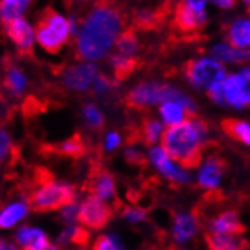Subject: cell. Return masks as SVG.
Returning a JSON list of instances; mask_svg holds the SVG:
<instances>
[{
    "label": "cell",
    "instance_id": "obj_1",
    "mask_svg": "<svg viewBox=\"0 0 250 250\" xmlns=\"http://www.w3.org/2000/svg\"><path fill=\"white\" fill-rule=\"evenodd\" d=\"M123 34L122 12L109 3H97L83 17L76 34V53L86 61L105 58Z\"/></svg>",
    "mask_w": 250,
    "mask_h": 250
},
{
    "label": "cell",
    "instance_id": "obj_2",
    "mask_svg": "<svg viewBox=\"0 0 250 250\" xmlns=\"http://www.w3.org/2000/svg\"><path fill=\"white\" fill-rule=\"evenodd\" d=\"M207 126L196 117L191 122L170 126L161 137V146L167 156L184 168H196L202 163V144Z\"/></svg>",
    "mask_w": 250,
    "mask_h": 250
},
{
    "label": "cell",
    "instance_id": "obj_3",
    "mask_svg": "<svg viewBox=\"0 0 250 250\" xmlns=\"http://www.w3.org/2000/svg\"><path fill=\"white\" fill-rule=\"evenodd\" d=\"M75 188L71 185L55 182L47 170H37L27 205L35 212H49L68 207L75 202Z\"/></svg>",
    "mask_w": 250,
    "mask_h": 250
},
{
    "label": "cell",
    "instance_id": "obj_4",
    "mask_svg": "<svg viewBox=\"0 0 250 250\" xmlns=\"http://www.w3.org/2000/svg\"><path fill=\"white\" fill-rule=\"evenodd\" d=\"M35 34L41 49L49 53H58L68 42L71 35L70 20L55 9H46L37 23Z\"/></svg>",
    "mask_w": 250,
    "mask_h": 250
},
{
    "label": "cell",
    "instance_id": "obj_5",
    "mask_svg": "<svg viewBox=\"0 0 250 250\" xmlns=\"http://www.w3.org/2000/svg\"><path fill=\"white\" fill-rule=\"evenodd\" d=\"M184 73L188 82L194 88L207 90V91L228 78L223 64L214 60V58H197V60H191L185 64Z\"/></svg>",
    "mask_w": 250,
    "mask_h": 250
},
{
    "label": "cell",
    "instance_id": "obj_6",
    "mask_svg": "<svg viewBox=\"0 0 250 250\" xmlns=\"http://www.w3.org/2000/svg\"><path fill=\"white\" fill-rule=\"evenodd\" d=\"M170 85L159 82H141L134 86L126 96V105L129 108L141 109L155 104H164L168 100Z\"/></svg>",
    "mask_w": 250,
    "mask_h": 250
},
{
    "label": "cell",
    "instance_id": "obj_7",
    "mask_svg": "<svg viewBox=\"0 0 250 250\" xmlns=\"http://www.w3.org/2000/svg\"><path fill=\"white\" fill-rule=\"evenodd\" d=\"M226 104L235 108L250 105V67L229 75L223 82Z\"/></svg>",
    "mask_w": 250,
    "mask_h": 250
},
{
    "label": "cell",
    "instance_id": "obj_8",
    "mask_svg": "<svg viewBox=\"0 0 250 250\" xmlns=\"http://www.w3.org/2000/svg\"><path fill=\"white\" fill-rule=\"evenodd\" d=\"M111 215L112 209L109 208V205L104 202V199L91 196L81 205L78 222L91 229H100L109 222Z\"/></svg>",
    "mask_w": 250,
    "mask_h": 250
},
{
    "label": "cell",
    "instance_id": "obj_9",
    "mask_svg": "<svg viewBox=\"0 0 250 250\" xmlns=\"http://www.w3.org/2000/svg\"><path fill=\"white\" fill-rule=\"evenodd\" d=\"M5 27H6V35L16 44L20 53L29 55L32 52L34 42L37 40V34L32 24H29V21H26L24 19H17L5 24Z\"/></svg>",
    "mask_w": 250,
    "mask_h": 250
},
{
    "label": "cell",
    "instance_id": "obj_10",
    "mask_svg": "<svg viewBox=\"0 0 250 250\" xmlns=\"http://www.w3.org/2000/svg\"><path fill=\"white\" fill-rule=\"evenodd\" d=\"M97 78V67L93 62H81L68 67L64 73V82L75 91H85Z\"/></svg>",
    "mask_w": 250,
    "mask_h": 250
},
{
    "label": "cell",
    "instance_id": "obj_11",
    "mask_svg": "<svg viewBox=\"0 0 250 250\" xmlns=\"http://www.w3.org/2000/svg\"><path fill=\"white\" fill-rule=\"evenodd\" d=\"M208 16L207 11H194L188 8L187 5H184L182 2H179L176 5L174 9V26L178 27V31L184 32V34H191L199 31L200 27H203L207 24Z\"/></svg>",
    "mask_w": 250,
    "mask_h": 250
},
{
    "label": "cell",
    "instance_id": "obj_12",
    "mask_svg": "<svg viewBox=\"0 0 250 250\" xmlns=\"http://www.w3.org/2000/svg\"><path fill=\"white\" fill-rule=\"evenodd\" d=\"M86 188L96 197H100V199L112 197L115 193V184H114L112 174L102 167H94L91 170L90 178H88Z\"/></svg>",
    "mask_w": 250,
    "mask_h": 250
},
{
    "label": "cell",
    "instance_id": "obj_13",
    "mask_svg": "<svg viewBox=\"0 0 250 250\" xmlns=\"http://www.w3.org/2000/svg\"><path fill=\"white\" fill-rule=\"evenodd\" d=\"M150 159H152L153 166L163 173L167 179H170L173 182H178V184L188 182V179H189L188 174L182 168L176 167L163 149H152L150 150Z\"/></svg>",
    "mask_w": 250,
    "mask_h": 250
},
{
    "label": "cell",
    "instance_id": "obj_14",
    "mask_svg": "<svg viewBox=\"0 0 250 250\" xmlns=\"http://www.w3.org/2000/svg\"><path fill=\"white\" fill-rule=\"evenodd\" d=\"M225 170H226V161L218 156H211L203 164L199 173V184L208 189L215 188L220 184V179H222Z\"/></svg>",
    "mask_w": 250,
    "mask_h": 250
},
{
    "label": "cell",
    "instance_id": "obj_15",
    "mask_svg": "<svg viewBox=\"0 0 250 250\" xmlns=\"http://www.w3.org/2000/svg\"><path fill=\"white\" fill-rule=\"evenodd\" d=\"M211 55L220 62L246 64L250 62V49H237L229 42H218L211 47Z\"/></svg>",
    "mask_w": 250,
    "mask_h": 250
},
{
    "label": "cell",
    "instance_id": "obj_16",
    "mask_svg": "<svg viewBox=\"0 0 250 250\" xmlns=\"http://www.w3.org/2000/svg\"><path fill=\"white\" fill-rule=\"evenodd\" d=\"M209 229L211 232H215V233H229V235H238V233L246 232V228L240 222L238 214L233 211H226V212L218 214L209 223Z\"/></svg>",
    "mask_w": 250,
    "mask_h": 250
},
{
    "label": "cell",
    "instance_id": "obj_17",
    "mask_svg": "<svg viewBox=\"0 0 250 250\" xmlns=\"http://www.w3.org/2000/svg\"><path fill=\"white\" fill-rule=\"evenodd\" d=\"M207 244L209 250H246L247 241L229 233H207Z\"/></svg>",
    "mask_w": 250,
    "mask_h": 250
},
{
    "label": "cell",
    "instance_id": "obj_18",
    "mask_svg": "<svg viewBox=\"0 0 250 250\" xmlns=\"http://www.w3.org/2000/svg\"><path fill=\"white\" fill-rule=\"evenodd\" d=\"M199 229V220L193 214H178L174 217L173 225V237L176 241H187L191 238Z\"/></svg>",
    "mask_w": 250,
    "mask_h": 250
},
{
    "label": "cell",
    "instance_id": "obj_19",
    "mask_svg": "<svg viewBox=\"0 0 250 250\" xmlns=\"http://www.w3.org/2000/svg\"><path fill=\"white\" fill-rule=\"evenodd\" d=\"M229 44L237 49H249L250 47V20L237 19L233 20L228 31Z\"/></svg>",
    "mask_w": 250,
    "mask_h": 250
},
{
    "label": "cell",
    "instance_id": "obj_20",
    "mask_svg": "<svg viewBox=\"0 0 250 250\" xmlns=\"http://www.w3.org/2000/svg\"><path fill=\"white\" fill-rule=\"evenodd\" d=\"M17 240L24 250H46L50 246L46 233L40 229L21 228L17 233Z\"/></svg>",
    "mask_w": 250,
    "mask_h": 250
},
{
    "label": "cell",
    "instance_id": "obj_21",
    "mask_svg": "<svg viewBox=\"0 0 250 250\" xmlns=\"http://www.w3.org/2000/svg\"><path fill=\"white\" fill-rule=\"evenodd\" d=\"M32 0H2L0 3V17L3 24H8L17 19H23V14L31 6Z\"/></svg>",
    "mask_w": 250,
    "mask_h": 250
},
{
    "label": "cell",
    "instance_id": "obj_22",
    "mask_svg": "<svg viewBox=\"0 0 250 250\" xmlns=\"http://www.w3.org/2000/svg\"><path fill=\"white\" fill-rule=\"evenodd\" d=\"M159 112H161V117H163L164 123L168 126L181 125L185 122L187 117H191V119L194 117V115H191L182 105L176 104V102H164L159 108Z\"/></svg>",
    "mask_w": 250,
    "mask_h": 250
},
{
    "label": "cell",
    "instance_id": "obj_23",
    "mask_svg": "<svg viewBox=\"0 0 250 250\" xmlns=\"http://www.w3.org/2000/svg\"><path fill=\"white\" fill-rule=\"evenodd\" d=\"M109 62H111V67L114 70L115 78L119 79V81H123V79L129 78L132 73H134V70L137 68V65H138L134 58L123 56L120 53L112 55Z\"/></svg>",
    "mask_w": 250,
    "mask_h": 250
},
{
    "label": "cell",
    "instance_id": "obj_24",
    "mask_svg": "<svg viewBox=\"0 0 250 250\" xmlns=\"http://www.w3.org/2000/svg\"><path fill=\"white\" fill-rule=\"evenodd\" d=\"M222 127L230 138L250 146V125L249 123L228 119V120L222 122Z\"/></svg>",
    "mask_w": 250,
    "mask_h": 250
},
{
    "label": "cell",
    "instance_id": "obj_25",
    "mask_svg": "<svg viewBox=\"0 0 250 250\" xmlns=\"http://www.w3.org/2000/svg\"><path fill=\"white\" fill-rule=\"evenodd\" d=\"M26 83L27 81L23 71L16 65H9L5 75V86L8 88V91L14 96H20L26 88Z\"/></svg>",
    "mask_w": 250,
    "mask_h": 250
},
{
    "label": "cell",
    "instance_id": "obj_26",
    "mask_svg": "<svg viewBox=\"0 0 250 250\" xmlns=\"http://www.w3.org/2000/svg\"><path fill=\"white\" fill-rule=\"evenodd\" d=\"M56 150L65 156L79 158L86 153V146H85V141L82 140V137L79 134H76L71 138L65 140L64 143H61L60 146H56Z\"/></svg>",
    "mask_w": 250,
    "mask_h": 250
},
{
    "label": "cell",
    "instance_id": "obj_27",
    "mask_svg": "<svg viewBox=\"0 0 250 250\" xmlns=\"http://www.w3.org/2000/svg\"><path fill=\"white\" fill-rule=\"evenodd\" d=\"M163 134H164L163 125L156 120H152V119L144 120L141 125V129H140V137L144 141V144H147V146L155 144L159 137H163Z\"/></svg>",
    "mask_w": 250,
    "mask_h": 250
},
{
    "label": "cell",
    "instance_id": "obj_28",
    "mask_svg": "<svg viewBox=\"0 0 250 250\" xmlns=\"http://www.w3.org/2000/svg\"><path fill=\"white\" fill-rule=\"evenodd\" d=\"M24 215H26V205L21 202H16L3 209L2 215H0V225H2V228H11Z\"/></svg>",
    "mask_w": 250,
    "mask_h": 250
},
{
    "label": "cell",
    "instance_id": "obj_29",
    "mask_svg": "<svg viewBox=\"0 0 250 250\" xmlns=\"http://www.w3.org/2000/svg\"><path fill=\"white\" fill-rule=\"evenodd\" d=\"M90 240V233H88L86 229H83L82 226H68L60 237V243L61 244H67L71 243L75 246H85Z\"/></svg>",
    "mask_w": 250,
    "mask_h": 250
},
{
    "label": "cell",
    "instance_id": "obj_30",
    "mask_svg": "<svg viewBox=\"0 0 250 250\" xmlns=\"http://www.w3.org/2000/svg\"><path fill=\"white\" fill-rule=\"evenodd\" d=\"M115 46H117V50H119L120 55L132 58L138 52V40L132 31H126L119 37Z\"/></svg>",
    "mask_w": 250,
    "mask_h": 250
},
{
    "label": "cell",
    "instance_id": "obj_31",
    "mask_svg": "<svg viewBox=\"0 0 250 250\" xmlns=\"http://www.w3.org/2000/svg\"><path fill=\"white\" fill-rule=\"evenodd\" d=\"M159 21V14L155 11H138L135 14V24L140 26L141 29H152L155 24H158Z\"/></svg>",
    "mask_w": 250,
    "mask_h": 250
},
{
    "label": "cell",
    "instance_id": "obj_32",
    "mask_svg": "<svg viewBox=\"0 0 250 250\" xmlns=\"http://www.w3.org/2000/svg\"><path fill=\"white\" fill-rule=\"evenodd\" d=\"M83 117L86 123L94 129H99L104 125V115L100 114V111L94 105H86L83 108Z\"/></svg>",
    "mask_w": 250,
    "mask_h": 250
},
{
    "label": "cell",
    "instance_id": "obj_33",
    "mask_svg": "<svg viewBox=\"0 0 250 250\" xmlns=\"http://www.w3.org/2000/svg\"><path fill=\"white\" fill-rule=\"evenodd\" d=\"M94 250H125L117 238H111L108 235H102L94 241Z\"/></svg>",
    "mask_w": 250,
    "mask_h": 250
},
{
    "label": "cell",
    "instance_id": "obj_34",
    "mask_svg": "<svg viewBox=\"0 0 250 250\" xmlns=\"http://www.w3.org/2000/svg\"><path fill=\"white\" fill-rule=\"evenodd\" d=\"M225 82V81H223ZM223 82H220L217 85H214L212 88L208 90V96L211 97L212 102L218 105H226V99H225V90H223Z\"/></svg>",
    "mask_w": 250,
    "mask_h": 250
},
{
    "label": "cell",
    "instance_id": "obj_35",
    "mask_svg": "<svg viewBox=\"0 0 250 250\" xmlns=\"http://www.w3.org/2000/svg\"><path fill=\"white\" fill-rule=\"evenodd\" d=\"M94 90H96V93H99V94H105V93H108L111 88L114 86V82L112 81H109L105 75H97V78L94 79Z\"/></svg>",
    "mask_w": 250,
    "mask_h": 250
},
{
    "label": "cell",
    "instance_id": "obj_36",
    "mask_svg": "<svg viewBox=\"0 0 250 250\" xmlns=\"http://www.w3.org/2000/svg\"><path fill=\"white\" fill-rule=\"evenodd\" d=\"M79 208H81V207H78V205H76L75 202H73V203H70L68 207H65V208L62 209V218L65 220L67 223H71V222H75V220H78Z\"/></svg>",
    "mask_w": 250,
    "mask_h": 250
},
{
    "label": "cell",
    "instance_id": "obj_37",
    "mask_svg": "<svg viewBox=\"0 0 250 250\" xmlns=\"http://www.w3.org/2000/svg\"><path fill=\"white\" fill-rule=\"evenodd\" d=\"M123 215H125V218L130 220V222H141V220H144V217H146V212L141 208H127V209H125Z\"/></svg>",
    "mask_w": 250,
    "mask_h": 250
},
{
    "label": "cell",
    "instance_id": "obj_38",
    "mask_svg": "<svg viewBox=\"0 0 250 250\" xmlns=\"http://www.w3.org/2000/svg\"><path fill=\"white\" fill-rule=\"evenodd\" d=\"M126 159H127V163L132 164V166H146L144 156L140 152H135V150H127L126 152Z\"/></svg>",
    "mask_w": 250,
    "mask_h": 250
},
{
    "label": "cell",
    "instance_id": "obj_39",
    "mask_svg": "<svg viewBox=\"0 0 250 250\" xmlns=\"http://www.w3.org/2000/svg\"><path fill=\"white\" fill-rule=\"evenodd\" d=\"M182 3L187 5L188 8L194 9V11H205V8H207V3L208 0H182Z\"/></svg>",
    "mask_w": 250,
    "mask_h": 250
},
{
    "label": "cell",
    "instance_id": "obj_40",
    "mask_svg": "<svg viewBox=\"0 0 250 250\" xmlns=\"http://www.w3.org/2000/svg\"><path fill=\"white\" fill-rule=\"evenodd\" d=\"M120 144V137L115 132H111V134L106 137V149L108 150H114L117 146Z\"/></svg>",
    "mask_w": 250,
    "mask_h": 250
},
{
    "label": "cell",
    "instance_id": "obj_41",
    "mask_svg": "<svg viewBox=\"0 0 250 250\" xmlns=\"http://www.w3.org/2000/svg\"><path fill=\"white\" fill-rule=\"evenodd\" d=\"M211 2L220 9H230L235 6V0H211Z\"/></svg>",
    "mask_w": 250,
    "mask_h": 250
},
{
    "label": "cell",
    "instance_id": "obj_42",
    "mask_svg": "<svg viewBox=\"0 0 250 250\" xmlns=\"http://www.w3.org/2000/svg\"><path fill=\"white\" fill-rule=\"evenodd\" d=\"M9 146H11L9 137L6 135V132L3 130V132H2V158L6 156V153H8V150H9Z\"/></svg>",
    "mask_w": 250,
    "mask_h": 250
},
{
    "label": "cell",
    "instance_id": "obj_43",
    "mask_svg": "<svg viewBox=\"0 0 250 250\" xmlns=\"http://www.w3.org/2000/svg\"><path fill=\"white\" fill-rule=\"evenodd\" d=\"M2 250H19L16 246H14V244H11V243H2Z\"/></svg>",
    "mask_w": 250,
    "mask_h": 250
},
{
    "label": "cell",
    "instance_id": "obj_44",
    "mask_svg": "<svg viewBox=\"0 0 250 250\" xmlns=\"http://www.w3.org/2000/svg\"><path fill=\"white\" fill-rule=\"evenodd\" d=\"M241 2H243V3L246 5V8L250 11V0H241Z\"/></svg>",
    "mask_w": 250,
    "mask_h": 250
},
{
    "label": "cell",
    "instance_id": "obj_45",
    "mask_svg": "<svg viewBox=\"0 0 250 250\" xmlns=\"http://www.w3.org/2000/svg\"><path fill=\"white\" fill-rule=\"evenodd\" d=\"M46 250H58V249H56L55 246H49V247H47Z\"/></svg>",
    "mask_w": 250,
    "mask_h": 250
},
{
    "label": "cell",
    "instance_id": "obj_46",
    "mask_svg": "<svg viewBox=\"0 0 250 250\" xmlns=\"http://www.w3.org/2000/svg\"><path fill=\"white\" fill-rule=\"evenodd\" d=\"M166 2H171V0H166Z\"/></svg>",
    "mask_w": 250,
    "mask_h": 250
},
{
    "label": "cell",
    "instance_id": "obj_47",
    "mask_svg": "<svg viewBox=\"0 0 250 250\" xmlns=\"http://www.w3.org/2000/svg\"><path fill=\"white\" fill-rule=\"evenodd\" d=\"M171 250H178V249H171Z\"/></svg>",
    "mask_w": 250,
    "mask_h": 250
}]
</instances>
